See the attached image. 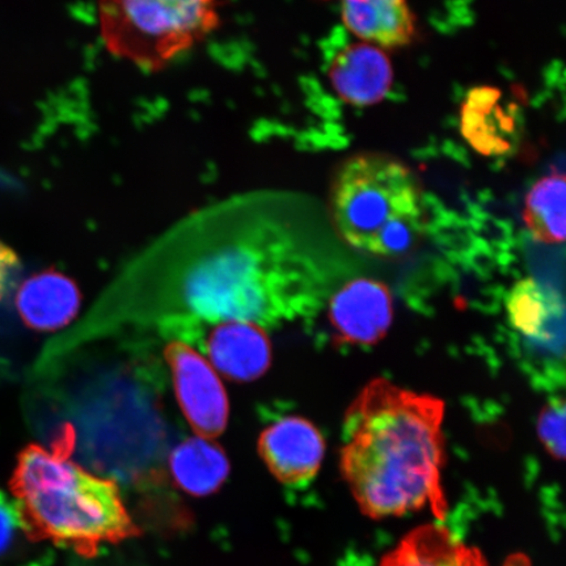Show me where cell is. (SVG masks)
Returning a JSON list of instances; mask_svg holds the SVG:
<instances>
[{
	"label": "cell",
	"mask_w": 566,
	"mask_h": 566,
	"mask_svg": "<svg viewBox=\"0 0 566 566\" xmlns=\"http://www.w3.org/2000/svg\"><path fill=\"white\" fill-rule=\"evenodd\" d=\"M332 221L346 243L377 256H399L422 228L421 190L401 161L357 155L338 169L331 189Z\"/></svg>",
	"instance_id": "obj_4"
},
{
	"label": "cell",
	"mask_w": 566,
	"mask_h": 566,
	"mask_svg": "<svg viewBox=\"0 0 566 566\" xmlns=\"http://www.w3.org/2000/svg\"><path fill=\"white\" fill-rule=\"evenodd\" d=\"M379 566H490L475 548L465 546L441 525L417 528Z\"/></svg>",
	"instance_id": "obj_15"
},
{
	"label": "cell",
	"mask_w": 566,
	"mask_h": 566,
	"mask_svg": "<svg viewBox=\"0 0 566 566\" xmlns=\"http://www.w3.org/2000/svg\"><path fill=\"white\" fill-rule=\"evenodd\" d=\"M21 530L83 552L137 533L115 480L95 475L61 451L30 444L11 478Z\"/></svg>",
	"instance_id": "obj_3"
},
{
	"label": "cell",
	"mask_w": 566,
	"mask_h": 566,
	"mask_svg": "<svg viewBox=\"0 0 566 566\" xmlns=\"http://www.w3.org/2000/svg\"><path fill=\"white\" fill-rule=\"evenodd\" d=\"M444 402L377 378L346 410L342 471L360 511L389 518L430 507L448 514L442 490Z\"/></svg>",
	"instance_id": "obj_2"
},
{
	"label": "cell",
	"mask_w": 566,
	"mask_h": 566,
	"mask_svg": "<svg viewBox=\"0 0 566 566\" xmlns=\"http://www.w3.org/2000/svg\"><path fill=\"white\" fill-rule=\"evenodd\" d=\"M329 323L338 343L370 346L387 335L394 317L392 296L385 283L359 279L332 298Z\"/></svg>",
	"instance_id": "obj_9"
},
{
	"label": "cell",
	"mask_w": 566,
	"mask_h": 566,
	"mask_svg": "<svg viewBox=\"0 0 566 566\" xmlns=\"http://www.w3.org/2000/svg\"><path fill=\"white\" fill-rule=\"evenodd\" d=\"M513 327L537 348L564 357L565 308L560 294L535 280H523L507 300Z\"/></svg>",
	"instance_id": "obj_12"
},
{
	"label": "cell",
	"mask_w": 566,
	"mask_h": 566,
	"mask_svg": "<svg viewBox=\"0 0 566 566\" xmlns=\"http://www.w3.org/2000/svg\"><path fill=\"white\" fill-rule=\"evenodd\" d=\"M169 471L182 491L208 495L217 492L228 479L230 463L218 444L196 437L181 442L171 452Z\"/></svg>",
	"instance_id": "obj_16"
},
{
	"label": "cell",
	"mask_w": 566,
	"mask_h": 566,
	"mask_svg": "<svg viewBox=\"0 0 566 566\" xmlns=\"http://www.w3.org/2000/svg\"><path fill=\"white\" fill-rule=\"evenodd\" d=\"M259 452L280 483L304 486L321 470L325 441L313 422L290 416L274 421L263 430Z\"/></svg>",
	"instance_id": "obj_8"
},
{
	"label": "cell",
	"mask_w": 566,
	"mask_h": 566,
	"mask_svg": "<svg viewBox=\"0 0 566 566\" xmlns=\"http://www.w3.org/2000/svg\"><path fill=\"white\" fill-rule=\"evenodd\" d=\"M328 76L338 97L354 106L385 101L394 84L391 60L384 49L357 42L346 46L331 62Z\"/></svg>",
	"instance_id": "obj_11"
},
{
	"label": "cell",
	"mask_w": 566,
	"mask_h": 566,
	"mask_svg": "<svg viewBox=\"0 0 566 566\" xmlns=\"http://www.w3.org/2000/svg\"><path fill=\"white\" fill-rule=\"evenodd\" d=\"M342 17L345 27L357 38L379 48L407 46L416 35V18L407 0L343 3Z\"/></svg>",
	"instance_id": "obj_14"
},
{
	"label": "cell",
	"mask_w": 566,
	"mask_h": 566,
	"mask_svg": "<svg viewBox=\"0 0 566 566\" xmlns=\"http://www.w3.org/2000/svg\"><path fill=\"white\" fill-rule=\"evenodd\" d=\"M106 48L119 60L159 73L221 25L218 0H96Z\"/></svg>",
	"instance_id": "obj_5"
},
{
	"label": "cell",
	"mask_w": 566,
	"mask_h": 566,
	"mask_svg": "<svg viewBox=\"0 0 566 566\" xmlns=\"http://www.w3.org/2000/svg\"><path fill=\"white\" fill-rule=\"evenodd\" d=\"M155 334L201 350L216 371L233 380L258 379L271 366L272 345L258 325L186 321L168 324Z\"/></svg>",
	"instance_id": "obj_6"
},
{
	"label": "cell",
	"mask_w": 566,
	"mask_h": 566,
	"mask_svg": "<svg viewBox=\"0 0 566 566\" xmlns=\"http://www.w3.org/2000/svg\"><path fill=\"white\" fill-rule=\"evenodd\" d=\"M81 307L75 283L56 272H41L23 282L17 294V308L32 329L52 332L67 327Z\"/></svg>",
	"instance_id": "obj_13"
},
{
	"label": "cell",
	"mask_w": 566,
	"mask_h": 566,
	"mask_svg": "<svg viewBox=\"0 0 566 566\" xmlns=\"http://www.w3.org/2000/svg\"><path fill=\"white\" fill-rule=\"evenodd\" d=\"M366 2V0H342L343 3H363Z\"/></svg>",
	"instance_id": "obj_21"
},
{
	"label": "cell",
	"mask_w": 566,
	"mask_h": 566,
	"mask_svg": "<svg viewBox=\"0 0 566 566\" xmlns=\"http://www.w3.org/2000/svg\"><path fill=\"white\" fill-rule=\"evenodd\" d=\"M21 530L20 520L13 501L0 493V556L4 555L15 542Z\"/></svg>",
	"instance_id": "obj_19"
},
{
	"label": "cell",
	"mask_w": 566,
	"mask_h": 566,
	"mask_svg": "<svg viewBox=\"0 0 566 566\" xmlns=\"http://www.w3.org/2000/svg\"><path fill=\"white\" fill-rule=\"evenodd\" d=\"M565 176L551 174L531 188L525 223L537 242L562 244L565 240Z\"/></svg>",
	"instance_id": "obj_17"
},
{
	"label": "cell",
	"mask_w": 566,
	"mask_h": 566,
	"mask_svg": "<svg viewBox=\"0 0 566 566\" xmlns=\"http://www.w3.org/2000/svg\"><path fill=\"white\" fill-rule=\"evenodd\" d=\"M518 109L505 102L502 91L473 88L462 105L463 137L485 157H504L514 151L521 137Z\"/></svg>",
	"instance_id": "obj_10"
},
{
	"label": "cell",
	"mask_w": 566,
	"mask_h": 566,
	"mask_svg": "<svg viewBox=\"0 0 566 566\" xmlns=\"http://www.w3.org/2000/svg\"><path fill=\"white\" fill-rule=\"evenodd\" d=\"M537 436L544 448L557 460L565 459V405L555 400L542 410L537 420Z\"/></svg>",
	"instance_id": "obj_18"
},
{
	"label": "cell",
	"mask_w": 566,
	"mask_h": 566,
	"mask_svg": "<svg viewBox=\"0 0 566 566\" xmlns=\"http://www.w3.org/2000/svg\"><path fill=\"white\" fill-rule=\"evenodd\" d=\"M20 271V259L11 247L0 242V302L15 287Z\"/></svg>",
	"instance_id": "obj_20"
},
{
	"label": "cell",
	"mask_w": 566,
	"mask_h": 566,
	"mask_svg": "<svg viewBox=\"0 0 566 566\" xmlns=\"http://www.w3.org/2000/svg\"><path fill=\"white\" fill-rule=\"evenodd\" d=\"M277 210L272 197L240 193L189 212L117 269L53 343V365L177 322L265 329L306 315L314 264Z\"/></svg>",
	"instance_id": "obj_1"
},
{
	"label": "cell",
	"mask_w": 566,
	"mask_h": 566,
	"mask_svg": "<svg viewBox=\"0 0 566 566\" xmlns=\"http://www.w3.org/2000/svg\"><path fill=\"white\" fill-rule=\"evenodd\" d=\"M165 358L176 398L197 437L214 438L228 427L229 399L221 379L207 359L189 345L168 339Z\"/></svg>",
	"instance_id": "obj_7"
}]
</instances>
